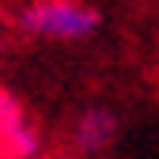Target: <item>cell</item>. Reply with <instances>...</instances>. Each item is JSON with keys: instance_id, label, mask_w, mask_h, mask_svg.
<instances>
[{"instance_id": "7a4b0ae2", "label": "cell", "mask_w": 159, "mask_h": 159, "mask_svg": "<svg viewBox=\"0 0 159 159\" xmlns=\"http://www.w3.org/2000/svg\"><path fill=\"white\" fill-rule=\"evenodd\" d=\"M42 140L30 125L23 102L11 91H0V155L4 159H34Z\"/></svg>"}, {"instance_id": "3957f363", "label": "cell", "mask_w": 159, "mask_h": 159, "mask_svg": "<svg viewBox=\"0 0 159 159\" xmlns=\"http://www.w3.org/2000/svg\"><path fill=\"white\" fill-rule=\"evenodd\" d=\"M114 136H117V117L102 106H91L76 117V125H72V140L80 152H102L114 144Z\"/></svg>"}, {"instance_id": "6da1fadb", "label": "cell", "mask_w": 159, "mask_h": 159, "mask_svg": "<svg viewBox=\"0 0 159 159\" xmlns=\"http://www.w3.org/2000/svg\"><path fill=\"white\" fill-rule=\"evenodd\" d=\"M19 30L49 42H84L98 30V11L84 0H27L15 15Z\"/></svg>"}]
</instances>
